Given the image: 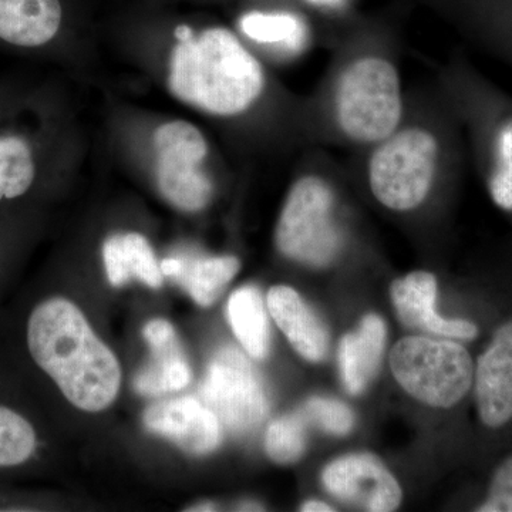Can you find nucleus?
Returning <instances> with one entry per match:
<instances>
[{
	"label": "nucleus",
	"mask_w": 512,
	"mask_h": 512,
	"mask_svg": "<svg viewBox=\"0 0 512 512\" xmlns=\"http://www.w3.org/2000/svg\"><path fill=\"white\" fill-rule=\"evenodd\" d=\"M104 265L113 286L126 285L131 279H138L150 286L160 288L163 274L153 249L143 235H114L104 242Z\"/></svg>",
	"instance_id": "19"
},
{
	"label": "nucleus",
	"mask_w": 512,
	"mask_h": 512,
	"mask_svg": "<svg viewBox=\"0 0 512 512\" xmlns=\"http://www.w3.org/2000/svg\"><path fill=\"white\" fill-rule=\"evenodd\" d=\"M239 28L259 45L276 46L284 52L296 53L308 40V29L291 13L251 12L239 20Z\"/></svg>",
	"instance_id": "21"
},
{
	"label": "nucleus",
	"mask_w": 512,
	"mask_h": 512,
	"mask_svg": "<svg viewBox=\"0 0 512 512\" xmlns=\"http://www.w3.org/2000/svg\"><path fill=\"white\" fill-rule=\"evenodd\" d=\"M390 298L407 328L458 342H471L480 335L473 320L444 318L436 311L437 278L430 272L416 271L396 279L390 286Z\"/></svg>",
	"instance_id": "12"
},
{
	"label": "nucleus",
	"mask_w": 512,
	"mask_h": 512,
	"mask_svg": "<svg viewBox=\"0 0 512 512\" xmlns=\"http://www.w3.org/2000/svg\"><path fill=\"white\" fill-rule=\"evenodd\" d=\"M301 511L305 512H332V507L329 504L323 503V501H308L302 505Z\"/></svg>",
	"instance_id": "27"
},
{
	"label": "nucleus",
	"mask_w": 512,
	"mask_h": 512,
	"mask_svg": "<svg viewBox=\"0 0 512 512\" xmlns=\"http://www.w3.org/2000/svg\"><path fill=\"white\" fill-rule=\"evenodd\" d=\"M313 3H318V5L323 6H336L340 5V3L343 2V0H311Z\"/></svg>",
	"instance_id": "31"
},
{
	"label": "nucleus",
	"mask_w": 512,
	"mask_h": 512,
	"mask_svg": "<svg viewBox=\"0 0 512 512\" xmlns=\"http://www.w3.org/2000/svg\"><path fill=\"white\" fill-rule=\"evenodd\" d=\"M266 306L278 328L309 362H322L328 355L329 330L295 289L279 285L271 288Z\"/></svg>",
	"instance_id": "15"
},
{
	"label": "nucleus",
	"mask_w": 512,
	"mask_h": 512,
	"mask_svg": "<svg viewBox=\"0 0 512 512\" xmlns=\"http://www.w3.org/2000/svg\"><path fill=\"white\" fill-rule=\"evenodd\" d=\"M200 393L205 406L235 434L258 429L271 410L261 376L244 353L231 346L212 357Z\"/></svg>",
	"instance_id": "8"
},
{
	"label": "nucleus",
	"mask_w": 512,
	"mask_h": 512,
	"mask_svg": "<svg viewBox=\"0 0 512 512\" xmlns=\"http://www.w3.org/2000/svg\"><path fill=\"white\" fill-rule=\"evenodd\" d=\"M229 325L242 348L254 359H265L271 349V330L261 293L255 286H244L229 296Z\"/></svg>",
	"instance_id": "20"
},
{
	"label": "nucleus",
	"mask_w": 512,
	"mask_h": 512,
	"mask_svg": "<svg viewBox=\"0 0 512 512\" xmlns=\"http://www.w3.org/2000/svg\"><path fill=\"white\" fill-rule=\"evenodd\" d=\"M161 274L183 286L198 305L210 306L220 298L239 271L235 256H168L160 264Z\"/></svg>",
	"instance_id": "16"
},
{
	"label": "nucleus",
	"mask_w": 512,
	"mask_h": 512,
	"mask_svg": "<svg viewBox=\"0 0 512 512\" xmlns=\"http://www.w3.org/2000/svg\"><path fill=\"white\" fill-rule=\"evenodd\" d=\"M303 413L288 414L272 421L266 430L265 448L268 456L279 464L295 463L308 446V430Z\"/></svg>",
	"instance_id": "24"
},
{
	"label": "nucleus",
	"mask_w": 512,
	"mask_h": 512,
	"mask_svg": "<svg viewBox=\"0 0 512 512\" xmlns=\"http://www.w3.org/2000/svg\"><path fill=\"white\" fill-rule=\"evenodd\" d=\"M322 483L336 500L369 512L396 511L403 491L382 460L367 453L336 458L322 471Z\"/></svg>",
	"instance_id": "11"
},
{
	"label": "nucleus",
	"mask_w": 512,
	"mask_h": 512,
	"mask_svg": "<svg viewBox=\"0 0 512 512\" xmlns=\"http://www.w3.org/2000/svg\"><path fill=\"white\" fill-rule=\"evenodd\" d=\"M444 163L446 148L439 134L417 124L402 126L373 146L367 163L370 191L389 210H416L429 197Z\"/></svg>",
	"instance_id": "5"
},
{
	"label": "nucleus",
	"mask_w": 512,
	"mask_h": 512,
	"mask_svg": "<svg viewBox=\"0 0 512 512\" xmlns=\"http://www.w3.org/2000/svg\"><path fill=\"white\" fill-rule=\"evenodd\" d=\"M147 430L173 441L194 456L211 453L221 443V423L210 407L192 397L168 400L144 414Z\"/></svg>",
	"instance_id": "13"
},
{
	"label": "nucleus",
	"mask_w": 512,
	"mask_h": 512,
	"mask_svg": "<svg viewBox=\"0 0 512 512\" xmlns=\"http://www.w3.org/2000/svg\"><path fill=\"white\" fill-rule=\"evenodd\" d=\"M36 431L22 414L0 406V468L18 467L36 450Z\"/></svg>",
	"instance_id": "23"
},
{
	"label": "nucleus",
	"mask_w": 512,
	"mask_h": 512,
	"mask_svg": "<svg viewBox=\"0 0 512 512\" xmlns=\"http://www.w3.org/2000/svg\"><path fill=\"white\" fill-rule=\"evenodd\" d=\"M33 178L35 164L28 143L19 137H0V201L25 194Z\"/></svg>",
	"instance_id": "22"
},
{
	"label": "nucleus",
	"mask_w": 512,
	"mask_h": 512,
	"mask_svg": "<svg viewBox=\"0 0 512 512\" xmlns=\"http://www.w3.org/2000/svg\"><path fill=\"white\" fill-rule=\"evenodd\" d=\"M144 338L150 345L151 357L136 377L137 392L157 397L187 387L191 382V367L173 325L164 319L151 320L144 328Z\"/></svg>",
	"instance_id": "14"
},
{
	"label": "nucleus",
	"mask_w": 512,
	"mask_h": 512,
	"mask_svg": "<svg viewBox=\"0 0 512 512\" xmlns=\"http://www.w3.org/2000/svg\"><path fill=\"white\" fill-rule=\"evenodd\" d=\"M158 188L165 200L183 211H200L212 197V183L201 170L207 141L197 127L185 121L164 124L154 136Z\"/></svg>",
	"instance_id": "9"
},
{
	"label": "nucleus",
	"mask_w": 512,
	"mask_h": 512,
	"mask_svg": "<svg viewBox=\"0 0 512 512\" xmlns=\"http://www.w3.org/2000/svg\"><path fill=\"white\" fill-rule=\"evenodd\" d=\"M390 369L417 402L453 409L471 396L474 359L458 340L407 336L393 346Z\"/></svg>",
	"instance_id": "6"
},
{
	"label": "nucleus",
	"mask_w": 512,
	"mask_h": 512,
	"mask_svg": "<svg viewBox=\"0 0 512 512\" xmlns=\"http://www.w3.org/2000/svg\"><path fill=\"white\" fill-rule=\"evenodd\" d=\"M275 242L286 258L313 268H325L338 258L343 234L336 220L335 192L325 178L306 175L292 185Z\"/></svg>",
	"instance_id": "7"
},
{
	"label": "nucleus",
	"mask_w": 512,
	"mask_h": 512,
	"mask_svg": "<svg viewBox=\"0 0 512 512\" xmlns=\"http://www.w3.org/2000/svg\"><path fill=\"white\" fill-rule=\"evenodd\" d=\"M303 416L320 430L333 436H346L355 426V414L339 400L311 397L303 407Z\"/></svg>",
	"instance_id": "25"
},
{
	"label": "nucleus",
	"mask_w": 512,
	"mask_h": 512,
	"mask_svg": "<svg viewBox=\"0 0 512 512\" xmlns=\"http://www.w3.org/2000/svg\"><path fill=\"white\" fill-rule=\"evenodd\" d=\"M168 84L185 103L228 117L244 113L261 97L265 74L234 33L214 28L178 42Z\"/></svg>",
	"instance_id": "2"
},
{
	"label": "nucleus",
	"mask_w": 512,
	"mask_h": 512,
	"mask_svg": "<svg viewBox=\"0 0 512 512\" xmlns=\"http://www.w3.org/2000/svg\"><path fill=\"white\" fill-rule=\"evenodd\" d=\"M474 407L490 433L512 427V318L495 326L490 342L474 360Z\"/></svg>",
	"instance_id": "10"
},
{
	"label": "nucleus",
	"mask_w": 512,
	"mask_h": 512,
	"mask_svg": "<svg viewBox=\"0 0 512 512\" xmlns=\"http://www.w3.org/2000/svg\"><path fill=\"white\" fill-rule=\"evenodd\" d=\"M457 116L470 134L485 190L495 207L512 215V99L467 64L453 74Z\"/></svg>",
	"instance_id": "3"
},
{
	"label": "nucleus",
	"mask_w": 512,
	"mask_h": 512,
	"mask_svg": "<svg viewBox=\"0 0 512 512\" xmlns=\"http://www.w3.org/2000/svg\"><path fill=\"white\" fill-rule=\"evenodd\" d=\"M478 512H512V451L498 460Z\"/></svg>",
	"instance_id": "26"
},
{
	"label": "nucleus",
	"mask_w": 512,
	"mask_h": 512,
	"mask_svg": "<svg viewBox=\"0 0 512 512\" xmlns=\"http://www.w3.org/2000/svg\"><path fill=\"white\" fill-rule=\"evenodd\" d=\"M386 346V325L380 316H365L355 332L340 340V377L350 394H360L369 386L382 363Z\"/></svg>",
	"instance_id": "17"
},
{
	"label": "nucleus",
	"mask_w": 512,
	"mask_h": 512,
	"mask_svg": "<svg viewBox=\"0 0 512 512\" xmlns=\"http://www.w3.org/2000/svg\"><path fill=\"white\" fill-rule=\"evenodd\" d=\"M333 120L342 136L373 147L403 126L402 80L392 60L356 57L343 67L333 90Z\"/></svg>",
	"instance_id": "4"
},
{
	"label": "nucleus",
	"mask_w": 512,
	"mask_h": 512,
	"mask_svg": "<svg viewBox=\"0 0 512 512\" xmlns=\"http://www.w3.org/2000/svg\"><path fill=\"white\" fill-rule=\"evenodd\" d=\"M217 510V505L204 503L200 505H194V507L188 508V511H215Z\"/></svg>",
	"instance_id": "30"
},
{
	"label": "nucleus",
	"mask_w": 512,
	"mask_h": 512,
	"mask_svg": "<svg viewBox=\"0 0 512 512\" xmlns=\"http://www.w3.org/2000/svg\"><path fill=\"white\" fill-rule=\"evenodd\" d=\"M26 338L33 362L74 406L97 413L116 400L119 360L73 302L64 298L40 302L30 313Z\"/></svg>",
	"instance_id": "1"
},
{
	"label": "nucleus",
	"mask_w": 512,
	"mask_h": 512,
	"mask_svg": "<svg viewBox=\"0 0 512 512\" xmlns=\"http://www.w3.org/2000/svg\"><path fill=\"white\" fill-rule=\"evenodd\" d=\"M238 510H241V511H262V510H264V507H262L261 504L242 503V504H239Z\"/></svg>",
	"instance_id": "29"
},
{
	"label": "nucleus",
	"mask_w": 512,
	"mask_h": 512,
	"mask_svg": "<svg viewBox=\"0 0 512 512\" xmlns=\"http://www.w3.org/2000/svg\"><path fill=\"white\" fill-rule=\"evenodd\" d=\"M192 35H194V32L188 26H178L177 30H175V37H177L178 42H183V40L188 39Z\"/></svg>",
	"instance_id": "28"
},
{
	"label": "nucleus",
	"mask_w": 512,
	"mask_h": 512,
	"mask_svg": "<svg viewBox=\"0 0 512 512\" xmlns=\"http://www.w3.org/2000/svg\"><path fill=\"white\" fill-rule=\"evenodd\" d=\"M59 0H0V39L12 45L37 47L59 32Z\"/></svg>",
	"instance_id": "18"
}]
</instances>
